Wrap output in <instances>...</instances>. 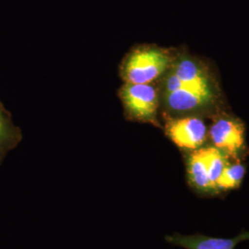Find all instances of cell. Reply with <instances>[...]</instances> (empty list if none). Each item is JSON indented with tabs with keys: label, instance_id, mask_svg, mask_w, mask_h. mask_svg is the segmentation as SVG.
I'll return each mask as SVG.
<instances>
[{
	"label": "cell",
	"instance_id": "2",
	"mask_svg": "<svg viewBox=\"0 0 249 249\" xmlns=\"http://www.w3.org/2000/svg\"><path fill=\"white\" fill-rule=\"evenodd\" d=\"M118 96L128 120L157 124L160 97L157 89L151 84L124 83L118 89Z\"/></svg>",
	"mask_w": 249,
	"mask_h": 249
},
{
	"label": "cell",
	"instance_id": "9",
	"mask_svg": "<svg viewBox=\"0 0 249 249\" xmlns=\"http://www.w3.org/2000/svg\"><path fill=\"white\" fill-rule=\"evenodd\" d=\"M21 140L20 128L13 124L11 114L0 101V164L7 153L16 148Z\"/></svg>",
	"mask_w": 249,
	"mask_h": 249
},
{
	"label": "cell",
	"instance_id": "6",
	"mask_svg": "<svg viewBox=\"0 0 249 249\" xmlns=\"http://www.w3.org/2000/svg\"><path fill=\"white\" fill-rule=\"evenodd\" d=\"M211 139L218 150L236 154L244 145V129L241 124L228 119H221L212 126Z\"/></svg>",
	"mask_w": 249,
	"mask_h": 249
},
{
	"label": "cell",
	"instance_id": "1",
	"mask_svg": "<svg viewBox=\"0 0 249 249\" xmlns=\"http://www.w3.org/2000/svg\"><path fill=\"white\" fill-rule=\"evenodd\" d=\"M166 49L143 45L133 48L120 64L119 75L124 83L151 84L164 76L173 64Z\"/></svg>",
	"mask_w": 249,
	"mask_h": 249
},
{
	"label": "cell",
	"instance_id": "11",
	"mask_svg": "<svg viewBox=\"0 0 249 249\" xmlns=\"http://www.w3.org/2000/svg\"><path fill=\"white\" fill-rule=\"evenodd\" d=\"M227 162L223 153L216 148H208V175L213 190L217 191V182Z\"/></svg>",
	"mask_w": 249,
	"mask_h": 249
},
{
	"label": "cell",
	"instance_id": "4",
	"mask_svg": "<svg viewBox=\"0 0 249 249\" xmlns=\"http://www.w3.org/2000/svg\"><path fill=\"white\" fill-rule=\"evenodd\" d=\"M170 244L185 249H234L242 241L249 240V231H243L234 238H216L203 234L183 235L175 233L166 236Z\"/></svg>",
	"mask_w": 249,
	"mask_h": 249
},
{
	"label": "cell",
	"instance_id": "10",
	"mask_svg": "<svg viewBox=\"0 0 249 249\" xmlns=\"http://www.w3.org/2000/svg\"><path fill=\"white\" fill-rule=\"evenodd\" d=\"M246 170L243 164H226L217 182V188L223 190L234 189L240 186L245 177Z\"/></svg>",
	"mask_w": 249,
	"mask_h": 249
},
{
	"label": "cell",
	"instance_id": "7",
	"mask_svg": "<svg viewBox=\"0 0 249 249\" xmlns=\"http://www.w3.org/2000/svg\"><path fill=\"white\" fill-rule=\"evenodd\" d=\"M187 176L190 185L197 191L213 192L208 175V148L194 151L189 155Z\"/></svg>",
	"mask_w": 249,
	"mask_h": 249
},
{
	"label": "cell",
	"instance_id": "3",
	"mask_svg": "<svg viewBox=\"0 0 249 249\" xmlns=\"http://www.w3.org/2000/svg\"><path fill=\"white\" fill-rule=\"evenodd\" d=\"M165 133L182 149L196 150L206 140V125L196 117L170 119L165 124Z\"/></svg>",
	"mask_w": 249,
	"mask_h": 249
},
{
	"label": "cell",
	"instance_id": "5",
	"mask_svg": "<svg viewBox=\"0 0 249 249\" xmlns=\"http://www.w3.org/2000/svg\"><path fill=\"white\" fill-rule=\"evenodd\" d=\"M212 98L210 89L183 87L175 91L162 93L164 107L174 113L187 112L202 106Z\"/></svg>",
	"mask_w": 249,
	"mask_h": 249
},
{
	"label": "cell",
	"instance_id": "8",
	"mask_svg": "<svg viewBox=\"0 0 249 249\" xmlns=\"http://www.w3.org/2000/svg\"><path fill=\"white\" fill-rule=\"evenodd\" d=\"M169 70L179 80L178 89L183 87L209 89V84L204 74L196 65V63L190 59L182 58L177 60L176 62H173Z\"/></svg>",
	"mask_w": 249,
	"mask_h": 249
}]
</instances>
